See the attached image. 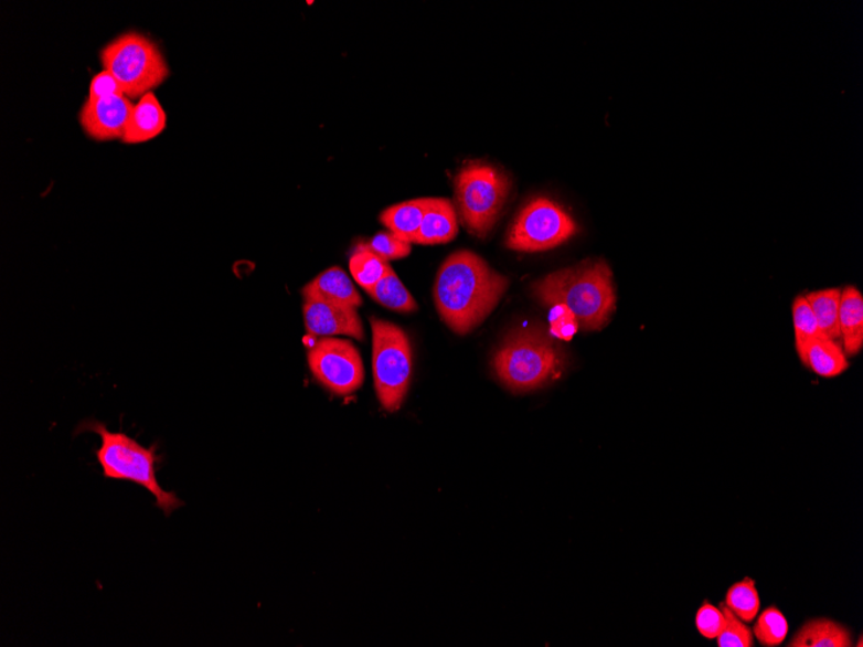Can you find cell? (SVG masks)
<instances>
[{"mask_svg":"<svg viewBox=\"0 0 863 647\" xmlns=\"http://www.w3.org/2000/svg\"><path fill=\"white\" fill-rule=\"evenodd\" d=\"M507 287L509 280L479 255L457 251L438 271L434 290L436 308L454 332L467 335L497 308Z\"/></svg>","mask_w":863,"mask_h":647,"instance_id":"6da1fadb","label":"cell"},{"mask_svg":"<svg viewBox=\"0 0 863 647\" xmlns=\"http://www.w3.org/2000/svg\"><path fill=\"white\" fill-rule=\"evenodd\" d=\"M544 306H564L585 331L603 329L616 309L612 274L605 262H585L550 274L533 286Z\"/></svg>","mask_w":863,"mask_h":647,"instance_id":"7a4b0ae2","label":"cell"},{"mask_svg":"<svg viewBox=\"0 0 863 647\" xmlns=\"http://www.w3.org/2000/svg\"><path fill=\"white\" fill-rule=\"evenodd\" d=\"M81 431H89L100 436L102 446L96 452V459L103 469V476L117 481L139 485L156 498V507L166 517L184 502L172 491H166L158 482L157 464L159 456L156 446H142L124 432H111L102 422L87 421L81 425Z\"/></svg>","mask_w":863,"mask_h":647,"instance_id":"3957f363","label":"cell"},{"mask_svg":"<svg viewBox=\"0 0 863 647\" xmlns=\"http://www.w3.org/2000/svg\"><path fill=\"white\" fill-rule=\"evenodd\" d=\"M493 367L509 390L525 393L557 379L564 356L546 332L530 329L507 338L494 356Z\"/></svg>","mask_w":863,"mask_h":647,"instance_id":"277c9868","label":"cell"},{"mask_svg":"<svg viewBox=\"0 0 863 647\" xmlns=\"http://www.w3.org/2000/svg\"><path fill=\"white\" fill-rule=\"evenodd\" d=\"M104 71L115 77L124 95L141 98L169 78L170 68L158 45L147 35L130 32L106 44L100 53Z\"/></svg>","mask_w":863,"mask_h":647,"instance_id":"5b68a950","label":"cell"},{"mask_svg":"<svg viewBox=\"0 0 863 647\" xmlns=\"http://www.w3.org/2000/svg\"><path fill=\"white\" fill-rule=\"evenodd\" d=\"M511 181L502 171L482 162H471L456 178L457 202L467 230L483 238L501 216Z\"/></svg>","mask_w":863,"mask_h":647,"instance_id":"8992f818","label":"cell"},{"mask_svg":"<svg viewBox=\"0 0 863 647\" xmlns=\"http://www.w3.org/2000/svg\"><path fill=\"white\" fill-rule=\"evenodd\" d=\"M373 371L377 399L395 413L403 405L413 374V352L406 332L395 324L371 318Z\"/></svg>","mask_w":863,"mask_h":647,"instance_id":"52a82bcc","label":"cell"},{"mask_svg":"<svg viewBox=\"0 0 863 647\" xmlns=\"http://www.w3.org/2000/svg\"><path fill=\"white\" fill-rule=\"evenodd\" d=\"M575 233L577 225L562 205L537 197L513 220L505 245L521 253H541L563 245Z\"/></svg>","mask_w":863,"mask_h":647,"instance_id":"ba28073f","label":"cell"},{"mask_svg":"<svg viewBox=\"0 0 863 647\" xmlns=\"http://www.w3.org/2000/svg\"><path fill=\"white\" fill-rule=\"evenodd\" d=\"M308 364L318 382L338 395L360 390L365 379L361 354L351 341L334 338L317 340L309 349Z\"/></svg>","mask_w":863,"mask_h":647,"instance_id":"9c48e42d","label":"cell"},{"mask_svg":"<svg viewBox=\"0 0 863 647\" xmlns=\"http://www.w3.org/2000/svg\"><path fill=\"white\" fill-rule=\"evenodd\" d=\"M132 109L130 98L125 95L87 98L79 113V124L93 140H122Z\"/></svg>","mask_w":863,"mask_h":647,"instance_id":"30bf717a","label":"cell"},{"mask_svg":"<svg viewBox=\"0 0 863 647\" xmlns=\"http://www.w3.org/2000/svg\"><path fill=\"white\" fill-rule=\"evenodd\" d=\"M302 315L309 337L331 338L334 335H345L361 341L365 338L358 309L318 299H305Z\"/></svg>","mask_w":863,"mask_h":647,"instance_id":"8fae6325","label":"cell"},{"mask_svg":"<svg viewBox=\"0 0 863 647\" xmlns=\"http://www.w3.org/2000/svg\"><path fill=\"white\" fill-rule=\"evenodd\" d=\"M457 234L458 216L452 203L446 198H428L419 232L413 243L427 246L444 245L456 238Z\"/></svg>","mask_w":863,"mask_h":647,"instance_id":"7c38bea8","label":"cell"},{"mask_svg":"<svg viewBox=\"0 0 863 647\" xmlns=\"http://www.w3.org/2000/svg\"><path fill=\"white\" fill-rule=\"evenodd\" d=\"M305 299H318L338 306L358 309L362 306V298L348 274L334 266L324 271L302 288Z\"/></svg>","mask_w":863,"mask_h":647,"instance_id":"4fadbf2b","label":"cell"},{"mask_svg":"<svg viewBox=\"0 0 863 647\" xmlns=\"http://www.w3.org/2000/svg\"><path fill=\"white\" fill-rule=\"evenodd\" d=\"M797 350L801 362L822 378L839 376L848 369L843 348L828 337L798 342Z\"/></svg>","mask_w":863,"mask_h":647,"instance_id":"5bb4252c","label":"cell"},{"mask_svg":"<svg viewBox=\"0 0 863 647\" xmlns=\"http://www.w3.org/2000/svg\"><path fill=\"white\" fill-rule=\"evenodd\" d=\"M166 124L168 116L163 106L153 93H149L134 105L122 141L135 146L153 140L164 131Z\"/></svg>","mask_w":863,"mask_h":647,"instance_id":"9a60e30c","label":"cell"},{"mask_svg":"<svg viewBox=\"0 0 863 647\" xmlns=\"http://www.w3.org/2000/svg\"><path fill=\"white\" fill-rule=\"evenodd\" d=\"M839 327L844 353L859 354L863 347V298L853 286L845 287L840 296Z\"/></svg>","mask_w":863,"mask_h":647,"instance_id":"2e32d148","label":"cell"},{"mask_svg":"<svg viewBox=\"0 0 863 647\" xmlns=\"http://www.w3.org/2000/svg\"><path fill=\"white\" fill-rule=\"evenodd\" d=\"M850 629L828 618L812 619L802 626L789 643L790 647H850Z\"/></svg>","mask_w":863,"mask_h":647,"instance_id":"e0dca14e","label":"cell"},{"mask_svg":"<svg viewBox=\"0 0 863 647\" xmlns=\"http://www.w3.org/2000/svg\"><path fill=\"white\" fill-rule=\"evenodd\" d=\"M428 198L420 200L406 201L392 205L381 215V222L388 227L392 233L398 235L407 242H413L419 232L424 212H426Z\"/></svg>","mask_w":863,"mask_h":647,"instance_id":"ac0fdd59","label":"cell"},{"mask_svg":"<svg viewBox=\"0 0 863 647\" xmlns=\"http://www.w3.org/2000/svg\"><path fill=\"white\" fill-rule=\"evenodd\" d=\"M350 271L355 284H359L366 293L373 288L377 282L393 271L388 262L383 261L370 251L365 242L359 243L352 251L350 258Z\"/></svg>","mask_w":863,"mask_h":647,"instance_id":"d6986e66","label":"cell"},{"mask_svg":"<svg viewBox=\"0 0 863 647\" xmlns=\"http://www.w3.org/2000/svg\"><path fill=\"white\" fill-rule=\"evenodd\" d=\"M367 294L376 303H380L381 306L399 311V314H412V311L418 309V304H416L413 295L407 291L403 282L399 280L397 274L393 271L388 276L377 282Z\"/></svg>","mask_w":863,"mask_h":647,"instance_id":"ffe728a7","label":"cell"},{"mask_svg":"<svg viewBox=\"0 0 863 647\" xmlns=\"http://www.w3.org/2000/svg\"><path fill=\"white\" fill-rule=\"evenodd\" d=\"M840 296H842V291L838 290V288H830V290L817 291L806 296L820 329L832 340L840 338Z\"/></svg>","mask_w":863,"mask_h":647,"instance_id":"44dd1931","label":"cell"},{"mask_svg":"<svg viewBox=\"0 0 863 647\" xmlns=\"http://www.w3.org/2000/svg\"><path fill=\"white\" fill-rule=\"evenodd\" d=\"M724 605L739 619L754 622L760 612V597L755 581L745 577L744 581L733 584L726 592Z\"/></svg>","mask_w":863,"mask_h":647,"instance_id":"7402d4cb","label":"cell"},{"mask_svg":"<svg viewBox=\"0 0 863 647\" xmlns=\"http://www.w3.org/2000/svg\"><path fill=\"white\" fill-rule=\"evenodd\" d=\"M758 615L753 632L760 645L774 647L784 644L789 635V623L784 613L776 606H770Z\"/></svg>","mask_w":863,"mask_h":647,"instance_id":"603a6c76","label":"cell"},{"mask_svg":"<svg viewBox=\"0 0 863 647\" xmlns=\"http://www.w3.org/2000/svg\"><path fill=\"white\" fill-rule=\"evenodd\" d=\"M721 608L725 616V626L721 635L716 637L717 646L721 647H753L755 644L754 632L746 622L734 615L724 604Z\"/></svg>","mask_w":863,"mask_h":647,"instance_id":"cb8c5ba5","label":"cell"},{"mask_svg":"<svg viewBox=\"0 0 863 647\" xmlns=\"http://www.w3.org/2000/svg\"><path fill=\"white\" fill-rule=\"evenodd\" d=\"M792 318L795 327V340L802 342L813 338L827 337L820 329L819 322L809 307L806 296H798L792 306Z\"/></svg>","mask_w":863,"mask_h":647,"instance_id":"d4e9b609","label":"cell"},{"mask_svg":"<svg viewBox=\"0 0 863 647\" xmlns=\"http://www.w3.org/2000/svg\"><path fill=\"white\" fill-rule=\"evenodd\" d=\"M366 247L385 262L398 261L412 254V243L399 238L395 233L381 232L365 242Z\"/></svg>","mask_w":863,"mask_h":647,"instance_id":"484cf974","label":"cell"},{"mask_svg":"<svg viewBox=\"0 0 863 647\" xmlns=\"http://www.w3.org/2000/svg\"><path fill=\"white\" fill-rule=\"evenodd\" d=\"M695 626L700 634L708 639H714L725 626V616L721 607L706 603L695 615Z\"/></svg>","mask_w":863,"mask_h":647,"instance_id":"4316f807","label":"cell"},{"mask_svg":"<svg viewBox=\"0 0 863 647\" xmlns=\"http://www.w3.org/2000/svg\"><path fill=\"white\" fill-rule=\"evenodd\" d=\"M579 329L577 319L564 306H555L551 316V333L557 339L572 340Z\"/></svg>","mask_w":863,"mask_h":647,"instance_id":"83f0119b","label":"cell"},{"mask_svg":"<svg viewBox=\"0 0 863 647\" xmlns=\"http://www.w3.org/2000/svg\"><path fill=\"white\" fill-rule=\"evenodd\" d=\"M118 95H124V91L120 88L118 81L108 71L96 74L93 82H90L88 98H104Z\"/></svg>","mask_w":863,"mask_h":647,"instance_id":"f1b7e54d","label":"cell"}]
</instances>
